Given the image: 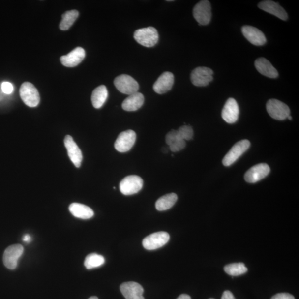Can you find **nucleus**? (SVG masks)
I'll return each instance as SVG.
<instances>
[{"mask_svg": "<svg viewBox=\"0 0 299 299\" xmlns=\"http://www.w3.org/2000/svg\"><path fill=\"white\" fill-rule=\"evenodd\" d=\"M255 67L258 71L263 76L270 78L278 77V72L272 65L270 61L265 58H259L255 61Z\"/></svg>", "mask_w": 299, "mask_h": 299, "instance_id": "21", "label": "nucleus"}, {"mask_svg": "<svg viewBox=\"0 0 299 299\" xmlns=\"http://www.w3.org/2000/svg\"><path fill=\"white\" fill-rule=\"evenodd\" d=\"M108 96L107 87L102 85L96 88L91 94V103L96 109H99L106 102Z\"/></svg>", "mask_w": 299, "mask_h": 299, "instance_id": "23", "label": "nucleus"}, {"mask_svg": "<svg viewBox=\"0 0 299 299\" xmlns=\"http://www.w3.org/2000/svg\"><path fill=\"white\" fill-rule=\"evenodd\" d=\"M213 71L205 67H199L193 69L191 74L192 84L196 87H205L212 81Z\"/></svg>", "mask_w": 299, "mask_h": 299, "instance_id": "10", "label": "nucleus"}, {"mask_svg": "<svg viewBox=\"0 0 299 299\" xmlns=\"http://www.w3.org/2000/svg\"><path fill=\"white\" fill-rule=\"evenodd\" d=\"M120 289L126 299H145L143 297L144 289L138 283L130 281L122 283Z\"/></svg>", "mask_w": 299, "mask_h": 299, "instance_id": "16", "label": "nucleus"}, {"mask_svg": "<svg viewBox=\"0 0 299 299\" xmlns=\"http://www.w3.org/2000/svg\"><path fill=\"white\" fill-rule=\"evenodd\" d=\"M186 142L183 140H178L175 143L170 145V149L171 151L178 152L182 150L186 147Z\"/></svg>", "mask_w": 299, "mask_h": 299, "instance_id": "29", "label": "nucleus"}, {"mask_svg": "<svg viewBox=\"0 0 299 299\" xmlns=\"http://www.w3.org/2000/svg\"><path fill=\"white\" fill-rule=\"evenodd\" d=\"M70 212L75 217L89 219L94 216V212L89 206L79 203H73L69 207Z\"/></svg>", "mask_w": 299, "mask_h": 299, "instance_id": "22", "label": "nucleus"}, {"mask_svg": "<svg viewBox=\"0 0 299 299\" xmlns=\"http://www.w3.org/2000/svg\"><path fill=\"white\" fill-rule=\"evenodd\" d=\"M79 16V12L77 10H70L65 12L62 15L60 28L61 30H66L69 29L77 19Z\"/></svg>", "mask_w": 299, "mask_h": 299, "instance_id": "25", "label": "nucleus"}, {"mask_svg": "<svg viewBox=\"0 0 299 299\" xmlns=\"http://www.w3.org/2000/svg\"><path fill=\"white\" fill-rule=\"evenodd\" d=\"M174 83V74L169 72H164L158 78L153 85V90L157 94H164L172 89Z\"/></svg>", "mask_w": 299, "mask_h": 299, "instance_id": "18", "label": "nucleus"}, {"mask_svg": "<svg viewBox=\"0 0 299 299\" xmlns=\"http://www.w3.org/2000/svg\"><path fill=\"white\" fill-rule=\"evenodd\" d=\"M105 263V258L101 255L91 253L86 257L85 261V266L87 269H93L102 266Z\"/></svg>", "mask_w": 299, "mask_h": 299, "instance_id": "26", "label": "nucleus"}, {"mask_svg": "<svg viewBox=\"0 0 299 299\" xmlns=\"http://www.w3.org/2000/svg\"><path fill=\"white\" fill-rule=\"evenodd\" d=\"M287 118H288V120H292V117H291V116H289V117H288Z\"/></svg>", "mask_w": 299, "mask_h": 299, "instance_id": "37", "label": "nucleus"}, {"mask_svg": "<svg viewBox=\"0 0 299 299\" xmlns=\"http://www.w3.org/2000/svg\"><path fill=\"white\" fill-rule=\"evenodd\" d=\"M270 171L269 166L267 164H259L247 171L244 175V179L248 183H256L267 177Z\"/></svg>", "mask_w": 299, "mask_h": 299, "instance_id": "12", "label": "nucleus"}, {"mask_svg": "<svg viewBox=\"0 0 299 299\" xmlns=\"http://www.w3.org/2000/svg\"><path fill=\"white\" fill-rule=\"evenodd\" d=\"M86 56V52L83 48L78 47L67 55L60 57V61L65 67H74L80 64Z\"/></svg>", "mask_w": 299, "mask_h": 299, "instance_id": "17", "label": "nucleus"}, {"mask_svg": "<svg viewBox=\"0 0 299 299\" xmlns=\"http://www.w3.org/2000/svg\"><path fill=\"white\" fill-rule=\"evenodd\" d=\"M144 103V95L139 92L129 95L122 103V108L125 111L133 112L137 111L143 106Z\"/></svg>", "mask_w": 299, "mask_h": 299, "instance_id": "20", "label": "nucleus"}, {"mask_svg": "<svg viewBox=\"0 0 299 299\" xmlns=\"http://www.w3.org/2000/svg\"><path fill=\"white\" fill-rule=\"evenodd\" d=\"M258 7L271 15L285 21L288 18L287 12L279 4L272 1H263L258 3Z\"/></svg>", "mask_w": 299, "mask_h": 299, "instance_id": "19", "label": "nucleus"}, {"mask_svg": "<svg viewBox=\"0 0 299 299\" xmlns=\"http://www.w3.org/2000/svg\"><path fill=\"white\" fill-rule=\"evenodd\" d=\"M24 251L23 246L21 244H14L8 247L3 254L4 265L8 269H15L17 266L19 259L23 255Z\"/></svg>", "mask_w": 299, "mask_h": 299, "instance_id": "7", "label": "nucleus"}, {"mask_svg": "<svg viewBox=\"0 0 299 299\" xmlns=\"http://www.w3.org/2000/svg\"><path fill=\"white\" fill-rule=\"evenodd\" d=\"M214 299L211 298V299Z\"/></svg>", "mask_w": 299, "mask_h": 299, "instance_id": "38", "label": "nucleus"}, {"mask_svg": "<svg viewBox=\"0 0 299 299\" xmlns=\"http://www.w3.org/2000/svg\"><path fill=\"white\" fill-rule=\"evenodd\" d=\"M23 240L26 243H30V240H31V237L29 235H25L23 237Z\"/></svg>", "mask_w": 299, "mask_h": 299, "instance_id": "34", "label": "nucleus"}, {"mask_svg": "<svg viewBox=\"0 0 299 299\" xmlns=\"http://www.w3.org/2000/svg\"><path fill=\"white\" fill-rule=\"evenodd\" d=\"M89 299H98V298L96 297H91Z\"/></svg>", "mask_w": 299, "mask_h": 299, "instance_id": "36", "label": "nucleus"}, {"mask_svg": "<svg viewBox=\"0 0 299 299\" xmlns=\"http://www.w3.org/2000/svg\"><path fill=\"white\" fill-rule=\"evenodd\" d=\"M179 139L177 130H172L166 136V143L170 146Z\"/></svg>", "mask_w": 299, "mask_h": 299, "instance_id": "30", "label": "nucleus"}, {"mask_svg": "<svg viewBox=\"0 0 299 299\" xmlns=\"http://www.w3.org/2000/svg\"><path fill=\"white\" fill-rule=\"evenodd\" d=\"M221 299H236L234 295L228 290L223 293Z\"/></svg>", "mask_w": 299, "mask_h": 299, "instance_id": "33", "label": "nucleus"}, {"mask_svg": "<svg viewBox=\"0 0 299 299\" xmlns=\"http://www.w3.org/2000/svg\"><path fill=\"white\" fill-rule=\"evenodd\" d=\"M170 240V235L166 232L154 233L147 236L143 241L145 249L149 250H155L163 247Z\"/></svg>", "mask_w": 299, "mask_h": 299, "instance_id": "9", "label": "nucleus"}, {"mask_svg": "<svg viewBox=\"0 0 299 299\" xmlns=\"http://www.w3.org/2000/svg\"><path fill=\"white\" fill-rule=\"evenodd\" d=\"M250 145V143L248 140H242L235 144L223 158L222 161L223 165L230 166L234 164L245 152L248 150Z\"/></svg>", "mask_w": 299, "mask_h": 299, "instance_id": "5", "label": "nucleus"}, {"mask_svg": "<svg viewBox=\"0 0 299 299\" xmlns=\"http://www.w3.org/2000/svg\"><path fill=\"white\" fill-rule=\"evenodd\" d=\"M177 299H191V297L187 294H182Z\"/></svg>", "mask_w": 299, "mask_h": 299, "instance_id": "35", "label": "nucleus"}, {"mask_svg": "<svg viewBox=\"0 0 299 299\" xmlns=\"http://www.w3.org/2000/svg\"><path fill=\"white\" fill-rule=\"evenodd\" d=\"M271 299H295V298L291 294L283 293L275 295Z\"/></svg>", "mask_w": 299, "mask_h": 299, "instance_id": "32", "label": "nucleus"}, {"mask_svg": "<svg viewBox=\"0 0 299 299\" xmlns=\"http://www.w3.org/2000/svg\"><path fill=\"white\" fill-rule=\"evenodd\" d=\"M64 143L70 160L76 168H80L83 160V155L81 149L75 143L71 136H66Z\"/></svg>", "mask_w": 299, "mask_h": 299, "instance_id": "13", "label": "nucleus"}, {"mask_svg": "<svg viewBox=\"0 0 299 299\" xmlns=\"http://www.w3.org/2000/svg\"><path fill=\"white\" fill-rule=\"evenodd\" d=\"M1 89L4 93L10 94L14 91V87L10 82H3L1 85Z\"/></svg>", "mask_w": 299, "mask_h": 299, "instance_id": "31", "label": "nucleus"}, {"mask_svg": "<svg viewBox=\"0 0 299 299\" xmlns=\"http://www.w3.org/2000/svg\"><path fill=\"white\" fill-rule=\"evenodd\" d=\"M20 94L24 103L30 107H36L40 102V96L38 90L30 82H24L21 85Z\"/></svg>", "mask_w": 299, "mask_h": 299, "instance_id": "2", "label": "nucleus"}, {"mask_svg": "<svg viewBox=\"0 0 299 299\" xmlns=\"http://www.w3.org/2000/svg\"><path fill=\"white\" fill-rule=\"evenodd\" d=\"M143 186V180L137 175H130L120 183V190L123 195L128 196L139 192Z\"/></svg>", "mask_w": 299, "mask_h": 299, "instance_id": "6", "label": "nucleus"}, {"mask_svg": "<svg viewBox=\"0 0 299 299\" xmlns=\"http://www.w3.org/2000/svg\"><path fill=\"white\" fill-rule=\"evenodd\" d=\"M179 139L183 140H190L193 136V130L190 126L183 125L177 130Z\"/></svg>", "mask_w": 299, "mask_h": 299, "instance_id": "28", "label": "nucleus"}, {"mask_svg": "<svg viewBox=\"0 0 299 299\" xmlns=\"http://www.w3.org/2000/svg\"><path fill=\"white\" fill-rule=\"evenodd\" d=\"M178 196L174 193H169L160 198L156 202V209L159 211L168 210L175 204Z\"/></svg>", "mask_w": 299, "mask_h": 299, "instance_id": "24", "label": "nucleus"}, {"mask_svg": "<svg viewBox=\"0 0 299 299\" xmlns=\"http://www.w3.org/2000/svg\"><path fill=\"white\" fill-rule=\"evenodd\" d=\"M239 109L238 103L234 98L227 100L222 112L223 120L228 124H234L239 120Z\"/></svg>", "mask_w": 299, "mask_h": 299, "instance_id": "14", "label": "nucleus"}, {"mask_svg": "<svg viewBox=\"0 0 299 299\" xmlns=\"http://www.w3.org/2000/svg\"><path fill=\"white\" fill-rule=\"evenodd\" d=\"M241 32L246 39L255 46H263L267 42L265 35L261 30L253 26H244L241 28Z\"/></svg>", "mask_w": 299, "mask_h": 299, "instance_id": "15", "label": "nucleus"}, {"mask_svg": "<svg viewBox=\"0 0 299 299\" xmlns=\"http://www.w3.org/2000/svg\"><path fill=\"white\" fill-rule=\"evenodd\" d=\"M135 41L146 47L155 46L159 41V33L157 30L153 27L143 28L135 30L134 34Z\"/></svg>", "mask_w": 299, "mask_h": 299, "instance_id": "1", "label": "nucleus"}, {"mask_svg": "<svg viewBox=\"0 0 299 299\" xmlns=\"http://www.w3.org/2000/svg\"><path fill=\"white\" fill-rule=\"evenodd\" d=\"M114 84L121 93L129 95L136 93L139 89L138 83L127 74L118 76L114 80Z\"/></svg>", "mask_w": 299, "mask_h": 299, "instance_id": "4", "label": "nucleus"}, {"mask_svg": "<svg viewBox=\"0 0 299 299\" xmlns=\"http://www.w3.org/2000/svg\"><path fill=\"white\" fill-rule=\"evenodd\" d=\"M136 139L135 131L131 130L122 132L119 135L114 147L120 152L129 151L133 147Z\"/></svg>", "mask_w": 299, "mask_h": 299, "instance_id": "11", "label": "nucleus"}, {"mask_svg": "<svg viewBox=\"0 0 299 299\" xmlns=\"http://www.w3.org/2000/svg\"><path fill=\"white\" fill-rule=\"evenodd\" d=\"M193 15L200 25H208L212 17L210 2L207 0H203L197 3L193 8Z\"/></svg>", "mask_w": 299, "mask_h": 299, "instance_id": "8", "label": "nucleus"}, {"mask_svg": "<svg viewBox=\"0 0 299 299\" xmlns=\"http://www.w3.org/2000/svg\"><path fill=\"white\" fill-rule=\"evenodd\" d=\"M224 270L226 273L231 276H239L248 271L247 268L243 263H232L224 267Z\"/></svg>", "mask_w": 299, "mask_h": 299, "instance_id": "27", "label": "nucleus"}, {"mask_svg": "<svg viewBox=\"0 0 299 299\" xmlns=\"http://www.w3.org/2000/svg\"><path fill=\"white\" fill-rule=\"evenodd\" d=\"M266 107L268 114L275 120H283L290 116V111L288 105L279 100H268Z\"/></svg>", "mask_w": 299, "mask_h": 299, "instance_id": "3", "label": "nucleus"}]
</instances>
